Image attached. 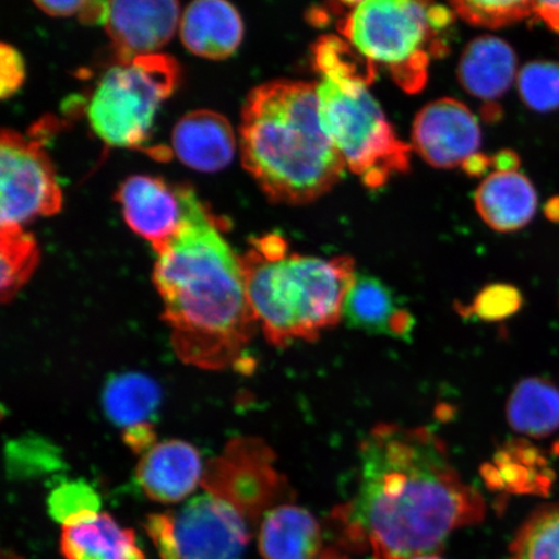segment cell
<instances>
[{"label": "cell", "mask_w": 559, "mask_h": 559, "mask_svg": "<svg viewBox=\"0 0 559 559\" xmlns=\"http://www.w3.org/2000/svg\"><path fill=\"white\" fill-rule=\"evenodd\" d=\"M508 421L521 435H551L559 426V390L540 379L522 381L509 397Z\"/></svg>", "instance_id": "603a6c76"}, {"label": "cell", "mask_w": 559, "mask_h": 559, "mask_svg": "<svg viewBox=\"0 0 559 559\" xmlns=\"http://www.w3.org/2000/svg\"><path fill=\"white\" fill-rule=\"evenodd\" d=\"M173 148L191 169L219 171L235 157V132L226 117L212 110H194L175 126Z\"/></svg>", "instance_id": "9a60e30c"}, {"label": "cell", "mask_w": 559, "mask_h": 559, "mask_svg": "<svg viewBox=\"0 0 559 559\" xmlns=\"http://www.w3.org/2000/svg\"><path fill=\"white\" fill-rule=\"evenodd\" d=\"M475 206L487 225L499 233H513L534 218L537 194L520 171H495L481 181Z\"/></svg>", "instance_id": "d6986e66"}, {"label": "cell", "mask_w": 559, "mask_h": 559, "mask_svg": "<svg viewBox=\"0 0 559 559\" xmlns=\"http://www.w3.org/2000/svg\"><path fill=\"white\" fill-rule=\"evenodd\" d=\"M179 31L187 50L209 60L230 58L243 37L239 11L223 0H200L188 5Z\"/></svg>", "instance_id": "2e32d148"}, {"label": "cell", "mask_w": 559, "mask_h": 559, "mask_svg": "<svg viewBox=\"0 0 559 559\" xmlns=\"http://www.w3.org/2000/svg\"><path fill=\"white\" fill-rule=\"evenodd\" d=\"M100 501L94 489L85 484L61 486L51 495L50 512L62 526L79 523L99 513Z\"/></svg>", "instance_id": "83f0119b"}, {"label": "cell", "mask_w": 559, "mask_h": 559, "mask_svg": "<svg viewBox=\"0 0 559 559\" xmlns=\"http://www.w3.org/2000/svg\"><path fill=\"white\" fill-rule=\"evenodd\" d=\"M412 559H443V558H440L439 556L437 555H428V556H419V557H415V558H412Z\"/></svg>", "instance_id": "74e56055"}, {"label": "cell", "mask_w": 559, "mask_h": 559, "mask_svg": "<svg viewBox=\"0 0 559 559\" xmlns=\"http://www.w3.org/2000/svg\"><path fill=\"white\" fill-rule=\"evenodd\" d=\"M124 443L136 453H146L156 445V432L152 424L132 426L124 429Z\"/></svg>", "instance_id": "4dcf8cb0"}, {"label": "cell", "mask_w": 559, "mask_h": 559, "mask_svg": "<svg viewBox=\"0 0 559 559\" xmlns=\"http://www.w3.org/2000/svg\"><path fill=\"white\" fill-rule=\"evenodd\" d=\"M61 551L67 559H145L134 531L121 527L107 513L62 526Z\"/></svg>", "instance_id": "44dd1931"}, {"label": "cell", "mask_w": 559, "mask_h": 559, "mask_svg": "<svg viewBox=\"0 0 559 559\" xmlns=\"http://www.w3.org/2000/svg\"><path fill=\"white\" fill-rule=\"evenodd\" d=\"M129 227L152 243L153 249L178 233L185 216L181 186L164 179L134 175L123 181L117 193Z\"/></svg>", "instance_id": "4fadbf2b"}, {"label": "cell", "mask_w": 559, "mask_h": 559, "mask_svg": "<svg viewBox=\"0 0 559 559\" xmlns=\"http://www.w3.org/2000/svg\"><path fill=\"white\" fill-rule=\"evenodd\" d=\"M180 19L177 2H109L108 19L104 26L115 46L118 64L139 56L156 53L169 44L180 25Z\"/></svg>", "instance_id": "7c38bea8"}, {"label": "cell", "mask_w": 559, "mask_h": 559, "mask_svg": "<svg viewBox=\"0 0 559 559\" xmlns=\"http://www.w3.org/2000/svg\"><path fill=\"white\" fill-rule=\"evenodd\" d=\"M178 61L164 53L139 56L108 70L87 107L91 129L105 144L138 148L151 136L157 111L178 86Z\"/></svg>", "instance_id": "8992f818"}, {"label": "cell", "mask_w": 559, "mask_h": 559, "mask_svg": "<svg viewBox=\"0 0 559 559\" xmlns=\"http://www.w3.org/2000/svg\"><path fill=\"white\" fill-rule=\"evenodd\" d=\"M520 94L531 109L550 111L559 108V66L531 62L519 75Z\"/></svg>", "instance_id": "484cf974"}, {"label": "cell", "mask_w": 559, "mask_h": 559, "mask_svg": "<svg viewBox=\"0 0 559 559\" xmlns=\"http://www.w3.org/2000/svg\"><path fill=\"white\" fill-rule=\"evenodd\" d=\"M274 453L262 440L237 438L210 461L201 485L247 516L251 524L277 507L286 491L274 467Z\"/></svg>", "instance_id": "30bf717a"}, {"label": "cell", "mask_w": 559, "mask_h": 559, "mask_svg": "<svg viewBox=\"0 0 559 559\" xmlns=\"http://www.w3.org/2000/svg\"><path fill=\"white\" fill-rule=\"evenodd\" d=\"M251 309L270 344L314 341L342 320L356 272L347 257H241Z\"/></svg>", "instance_id": "277c9868"}, {"label": "cell", "mask_w": 559, "mask_h": 559, "mask_svg": "<svg viewBox=\"0 0 559 559\" xmlns=\"http://www.w3.org/2000/svg\"><path fill=\"white\" fill-rule=\"evenodd\" d=\"M486 502L428 428L379 425L362 440L354 498L333 513L342 544L370 559L437 555L454 531L484 521Z\"/></svg>", "instance_id": "6da1fadb"}, {"label": "cell", "mask_w": 559, "mask_h": 559, "mask_svg": "<svg viewBox=\"0 0 559 559\" xmlns=\"http://www.w3.org/2000/svg\"><path fill=\"white\" fill-rule=\"evenodd\" d=\"M509 559H559V502L531 514L510 545Z\"/></svg>", "instance_id": "d4e9b609"}, {"label": "cell", "mask_w": 559, "mask_h": 559, "mask_svg": "<svg viewBox=\"0 0 559 559\" xmlns=\"http://www.w3.org/2000/svg\"><path fill=\"white\" fill-rule=\"evenodd\" d=\"M522 302L520 290L513 286L492 285L475 299L474 312L485 320H502L519 311Z\"/></svg>", "instance_id": "f1b7e54d"}, {"label": "cell", "mask_w": 559, "mask_h": 559, "mask_svg": "<svg viewBox=\"0 0 559 559\" xmlns=\"http://www.w3.org/2000/svg\"><path fill=\"white\" fill-rule=\"evenodd\" d=\"M145 527L163 559H243L253 524L205 492L177 512L150 515Z\"/></svg>", "instance_id": "ba28073f"}, {"label": "cell", "mask_w": 559, "mask_h": 559, "mask_svg": "<svg viewBox=\"0 0 559 559\" xmlns=\"http://www.w3.org/2000/svg\"><path fill=\"white\" fill-rule=\"evenodd\" d=\"M163 397L159 384L142 373H123L111 377L104 389L105 415L117 426L151 424Z\"/></svg>", "instance_id": "7402d4cb"}, {"label": "cell", "mask_w": 559, "mask_h": 559, "mask_svg": "<svg viewBox=\"0 0 559 559\" xmlns=\"http://www.w3.org/2000/svg\"><path fill=\"white\" fill-rule=\"evenodd\" d=\"M87 2L83 0H70V2H35V5L41 12L53 17H69L76 15L80 17L83 10H85Z\"/></svg>", "instance_id": "1f68e13d"}, {"label": "cell", "mask_w": 559, "mask_h": 559, "mask_svg": "<svg viewBox=\"0 0 559 559\" xmlns=\"http://www.w3.org/2000/svg\"><path fill=\"white\" fill-rule=\"evenodd\" d=\"M0 290L2 302L13 299L39 263L37 241L21 226H0Z\"/></svg>", "instance_id": "cb8c5ba5"}, {"label": "cell", "mask_w": 559, "mask_h": 559, "mask_svg": "<svg viewBox=\"0 0 559 559\" xmlns=\"http://www.w3.org/2000/svg\"><path fill=\"white\" fill-rule=\"evenodd\" d=\"M258 547L264 559H318L323 534L309 510L280 504L263 515Z\"/></svg>", "instance_id": "ac0fdd59"}, {"label": "cell", "mask_w": 559, "mask_h": 559, "mask_svg": "<svg viewBox=\"0 0 559 559\" xmlns=\"http://www.w3.org/2000/svg\"><path fill=\"white\" fill-rule=\"evenodd\" d=\"M452 7L466 23L489 29L516 23L535 13V2H454Z\"/></svg>", "instance_id": "4316f807"}, {"label": "cell", "mask_w": 559, "mask_h": 559, "mask_svg": "<svg viewBox=\"0 0 559 559\" xmlns=\"http://www.w3.org/2000/svg\"><path fill=\"white\" fill-rule=\"evenodd\" d=\"M318 559H346V558H342L337 554H332V551H326V554L321 555Z\"/></svg>", "instance_id": "8d00e7d4"}, {"label": "cell", "mask_w": 559, "mask_h": 559, "mask_svg": "<svg viewBox=\"0 0 559 559\" xmlns=\"http://www.w3.org/2000/svg\"><path fill=\"white\" fill-rule=\"evenodd\" d=\"M417 155L438 169L464 166L477 155L480 129L473 111L459 100L439 99L419 110L412 131Z\"/></svg>", "instance_id": "8fae6325"}, {"label": "cell", "mask_w": 559, "mask_h": 559, "mask_svg": "<svg viewBox=\"0 0 559 559\" xmlns=\"http://www.w3.org/2000/svg\"><path fill=\"white\" fill-rule=\"evenodd\" d=\"M535 13L551 31L559 33V2H535Z\"/></svg>", "instance_id": "d6a6232c"}, {"label": "cell", "mask_w": 559, "mask_h": 559, "mask_svg": "<svg viewBox=\"0 0 559 559\" xmlns=\"http://www.w3.org/2000/svg\"><path fill=\"white\" fill-rule=\"evenodd\" d=\"M0 226L58 214L62 192L44 142L4 129L0 140Z\"/></svg>", "instance_id": "9c48e42d"}, {"label": "cell", "mask_w": 559, "mask_h": 559, "mask_svg": "<svg viewBox=\"0 0 559 559\" xmlns=\"http://www.w3.org/2000/svg\"><path fill=\"white\" fill-rule=\"evenodd\" d=\"M429 7L408 0L353 3L341 33L370 64L386 66L395 81L414 93L428 75V46L437 32Z\"/></svg>", "instance_id": "52a82bcc"}, {"label": "cell", "mask_w": 559, "mask_h": 559, "mask_svg": "<svg viewBox=\"0 0 559 559\" xmlns=\"http://www.w3.org/2000/svg\"><path fill=\"white\" fill-rule=\"evenodd\" d=\"M496 171H519L520 158L512 151H502L493 159Z\"/></svg>", "instance_id": "836d02e7"}, {"label": "cell", "mask_w": 559, "mask_h": 559, "mask_svg": "<svg viewBox=\"0 0 559 559\" xmlns=\"http://www.w3.org/2000/svg\"><path fill=\"white\" fill-rule=\"evenodd\" d=\"M489 160L486 157L475 155L469 160H466L464 169L472 175H480L487 170Z\"/></svg>", "instance_id": "e575fe53"}, {"label": "cell", "mask_w": 559, "mask_h": 559, "mask_svg": "<svg viewBox=\"0 0 559 559\" xmlns=\"http://www.w3.org/2000/svg\"><path fill=\"white\" fill-rule=\"evenodd\" d=\"M201 454L183 440H166L143 454L136 478L150 499L174 504L193 493L204 477Z\"/></svg>", "instance_id": "5bb4252c"}, {"label": "cell", "mask_w": 559, "mask_h": 559, "mask_svg": "<svg viewBox=\"0 0 559 559\" xmlns=\"http://www.w3.org/2000/svg\"><path fill=\"white\" fill-rule=\"evenodd\" d=\"M342 320L354 330L405 338L415 319L397 305L393 292L381 280L356 274L345 298Z\"/></svg>", "instance_id": "e0dca14e"}, {"label": "cell", "mask_w": 559, "mask_h": 559, "mask_svg": "<svg viewBox=\"0 0 559 559\" xmlns=\"http://www.w3.org/2000/svg\"><path fill=\"white\" fill-rule=\"evenodd\" d=\"M185 216L178 233L155 248L153 271L171 345L188 366L239 367L258 320L251 309L241 257L190 186L181 187Z\"/></svg>", "instance_id": "7a4b0ae2"}, {"label": "cell", "mask_w": 559, "mask_h": 559, "mask_svg": "<svg viewBox=\"0 0 559 559\" xmlns=\"http://www.w3.org/2000/svg\"><path fill=\"white\" fill-rule=\"evenodd\" d=\"M25 79L24 60L15 48L0 47V96L5 99L16 94Z\"/></svg>", "instance_id": "f546056e"}, {"label": "cell", "mask_w": 559, "mask_h": 559, "mask_svg": "<svg viewBox=\"0 0 559 559\" xmlns=\"http://www.w3.org/2000/svg\"><path fill=\"white\" fill-rule=\"evenodd\" d=\"M545 214L554 222H559V198L550 200L545 207Z\"/></svg>", "instance_id": "d590c367"}, {"label": "cell", "mask_w": 559, "mask_h": 559, "mask_svg": "<svg viewBox=\"0 0 559 559\" xmlns=\"http://www.w3.org/2000/svg\"><path fill=\"white\" fill-rule=\"evenodd\" d=\"M345 40L321 39L314 62L319 118L328 138L352 170L369 188H380L409 167L411 146L403 143L384 117L368 85L373 69L360 70Z\"/></svg>", "instance_id": "5b68a950"}, {"label": "cell", "mask_w": 559, "mask_h": 559, "mask_svg": "<svg viewBox=\"0 0 559 559\" xmlns=\"http://www.w3.org/2000/svg\"><path fill=\"white\" fill-rule=\"evenodd\" d=\"M242 165L278 204H309L330 192L347 169L321 128L313 83L272 81L242 108Z\"/></svg>", "instance_id": "3957f363"}, {"label": "cell", "mask_w": 559, "mask_h": 559, "mask_svg": "<svg viewBox=\"0 0 559 559\" xmlns=\"http://www.w3.org/2000/svg\"><path fill=\"white\" fill-rule=\"evenodd\" d=\"M513 48L495 37H479L461 56L457 76L461 85L479 99L493 100L504 95L515 79Z\"/></svg>", "instance_id": "ffe728a7"}]
</instances>
